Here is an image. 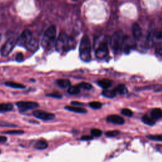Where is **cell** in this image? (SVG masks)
<instances>
[{
    "label": "cell",
    "mask_w": 162,
    "mask_h": 162,
    "mask_svg": "<svg viewBox=\"0 0 162 162\" xmlns=\"http://www.w3.org/2000/svg\"><path fill=\"white\" fill-rule=\"evenodd\" d=\"M17 44L26 48L29 52H36L39 48V43L35 39L31 31L29 30L24 31L19 37Z\"/></svg>",
    "instance_id": "cell-1"
},
{
    "label": "cell",
    "mask_w": 162,
    "mask_h": 162,
    "mask_svg": "<svg viewBox=\"0 0 162 162\" xmlns=\"http://www.w3.org/2000/svg\"><path fill=\"white\" fill-rule=\"evenodd\" d=\"M76 46L74 40L65 33L61 32L55 43L56 49L58 52H66L73 49Z\"/></svg>",
    "instance_id": "cell-2"
},
{
    "label": "cell",
    "mask_w": 162,
    "mask_h": 162,
    "mask_svg": "<svg viewBox=\"0 0 162 162\" xmlns=\"http://www.w3.org/2000/svg\"><path fill=\"white\" fill-rule=\"evenodd\" d=\"M79 55L84 61H89L91 59V44L88 36H84L79 46Z\"/></svg>",
    "instance_id": "cell-3"
},
{
    "label": "cell",
    "mask_w": 162,
    "mask_h": 162,
    "mask_svg": "<svg viewBox=\"0 0 162 162\" xmlns=\"http://www.w3.org/2000/svg\"><path fill=\"white\" fill-rule=\"evenodd\" d=\"M56 29L54 26L49 27L44 32L41 41V46L44 49H49L55 44Z\"/></svg>",
    "instance_id": "cell-4"
},
{
    "label": "cell",
    "mask_w": 162,
    "mask_h": 162,
    "mask_svg": "<svg viewBox=\"0 0 162 162\" xmlns=\"http://www.w3.org/2000/svg\"><path fill=\"white\" fill-rule=\"evenodd\" d=\"M124 34L122 31H117L112 35L110 39V46L114 53L115 54L120 53L124 44Z\"/></svg>",
    "instance_id": "cell-5"
},
{
    "label": "cell",
    "mask_w": 162,
    "mask_h": 162,
    "mask_svg": "<svg viewBox=\"0 0 162 162\" xmlns=\"http://www.w3.org/2000/svg\"><path fill=\"white\" fill-rule=\"evenodd\" d=\"M18 39L19 37L16 36H12L7 39L1 49L2 56H7L11 52L15 45L17 44Z\"/></svg>",
    "instance_id": "cell-6"
},
{
    "label": "cell",
    "mask_w": 162,
    "mask_h": 162,
    "mask_svg": "<svg viewBox=\"0 0 162 162\" xmlns=\"http://www.w3.org/2000/svg\"><path fill=\"white\" fill-rule=\"evenodd\" d=\"M108 47L106 39H104L99 42L96 49V56L98 59H103L108 55Z\"/></svg>",
    "instance_id": "cell-7"
},
{
    "label": "cell",
    "mask_w": 162,
    "mask_h": 162,
    "mask_svg": "<svg viewBox=\"0 0 162 162\" xmlns=\"http://www.w3.org/2000/svg\"><path fill=\"white\" fill-rule=\"evenodd\" d=\"M20 112H26L39 106V104L34 102H19L16 103Z\"/></svg>",
    "instance_id": "cell-8"
},
{
    "label": "cell",
    "mask_w": 162,
    "mask_h": 162,
    "mask_svg": "<svg viewBox=\"0 0 162 162\" xmlns=\"http://www.w3.org/2000/svg\"><path fill=\"white\" fill-rule=\"evenodd\" d=\"M33 115L37 118L41 119L42 120L48 121L53 120L55 117V115L51 113L44 111L43 110H37L33 112Z\"/></svg>",
    "instance_id": "cell-9"
},
{
    "label": "cell",
    "mask_w": 162,
    "mask_h": 162,
    "mask_svg": "<svg viewBox=\"0 0 162 162\" xmlns=\"http://www.w3.org/2000/svg\"><path fill=\"white\" fill-rule=\"evenodd\" d=\"M106 121L112 123L114 124H117V125H122L124 123V119L117 115H111L107 117L106 118Z\"/></svg>",
    "instance_id": "cell-10"
},
{
    "label": "cell",
    "mask_w": 162,
    "mask_h": 162,
    "mask_svg": "<svg viewBox=\"0 0 162 162\" xmlns=\"http://www.w3.org/2000/svg\"><path fill=\"white\" fill-rule=\"evenodd\" d=\"M132 34L135 40H139L142 36V29L139 25L135 23L132 26Z\"/></svg>",
    "instance_id": "cell-11"
},
{
    "label": "cell",
    "mask_w": 162,
    "mask_h": 162,
    "mask_svg": "<svg viewBox=\"0 0 162 162\" xmlns=\"http://www.w3.org/2000/svg\"><path fill=\"white\" fill-rule=\"evenodd\" d=\"M65 108L69 111L76 112V113H79V114H85L87 113V110L84 108L78 106H67L65 107Z\"/></svg>",
    "instance_id": "cell-12"
},
{
    "label": "cell",
    "mask_w": 162,
    "mask_h": 162,
    "mask_svg": "<svg viewBox=\"0 0 162 162\" xmlns=\"http://www.w3.org/2000/svg\"><path fill=\"white\" fill-rule=\"evenodd\" d=\"M98 84L100 87H102V88L105 89L109 88L112 85V82H111V80L104 79H102V80L98 81Z\"/></svg>",
    "instance_id": "cell-13"
},
{
    "label": "cell",
    "mask_w": 162,
    "mask_h": 162,
    "mask_svg": "<svg viewBox=\"0 0 162 162\" xmlns=\"http://www.w3.org/2000/svg\"><path fill=\"white\" fill-rule=\"evenodd\" d=\"M154 44V33L150 32L147 37V39L145 42V46L147 48H150Z\"/></svg>",
    "instance_id": "cell-14"
},
{
    "label": "cell",
    "mask_w": 162,
    "mask_h": 162,
    "mask_svg": "<svg viewBox=\"0 0 162 162\" xmlns=\"http://www.w3.org/2000/svg\"><path fill=\"white\" fill-rule=\"evenodd\" d=\"M151 116L155 120L162 118V110L160 108H155L151 112Z\"/></svg>",
    "instance_id": "cell-15"
},
{
    "label": "cell",
    "mask_w": 162,
    "mask_h": 162,
    "mask_svg": "<svg viewBox=\"0 0 162 162\" xmlns=\"http://www.w3.org/2000/svg\"><path fill=\"white\" fill-rule=\"evenodd\" d=\"M5 84L6 86L10 87V88H15V89H25V88H26V86H25L24 85H23L22 84L12 82V81L6 82H5Z\"/></svg>",
    "instance_id": "cell-16"
},
{
    "label": "cell",
    "mask_w": 162,
    "mask_h": 162,
    "mask_svg": "<svg viewBox=\"0 0 162 162\" xmlns=\"http://www.w3.org/2000/svg\"><path fill=\"white\" fill-rule=\"evenodd\" d=\"M35 147L39 150H43V149H45L48 147V144L46 141L44 140H39L37 141L35 144Z\"/></svg>",
    "instance_id": "cell-17"
},
{
    "label": "cell",
    "mask_w": 162,
    "mask_h": 162,
    "mask_svg": "<svg viewBox=\"0 0 162 162\" xmlns=\"http://www.w3.org/2000/svg\"><path fill=\"white\" fill-rule=\"evenodd\" d=\"M114 89L116 91L117 94H119L121 95L126 94L127 93V89L126 86L123 84H120L117 85Z\"/></svg>",
    "instance_id": "cell-18"
},
{
    "label": "cell",
    "mask_w": 162,
    "mask_h": 162,
    "mask_svg": "<svg viewBox=\"0 0 162 162\" xmlns=\"http://www.w3.org/2000/svg\"><path fill=\"white\" fill-rule=\"evenodd\" d=\"M56 83L61 88H68L71 85V82L69 79H58L56 81Z\"/></svg>",
    "instance_id": "cell-19"
},
{
    "label": "cell",
    "mask_w": 162,
    "mask_h": 162,
    "mask_svg": "<svg viewBox=\"0 0 162 162\" xmlns=\"http://www.w3.org/2000/svg\"><path fill=\"white\" fill-rule=\"evenodd\" d=\"M102 94H103L105 97L109 98H115L117 94L116 91H115V89L109 90V89H105L102 92Z\"/></svg>",
    "instance_id": "cell-20"
},
{
    "label": "cell",
    "mask_w": 162,
    "mask_h": 162,
    "mask_svg": "<svg viewBox=\"0 0 162 162\" xmlns=\"http://www.w3.org/2000/svg\"><path fill=\"white\" fill-rule=\"evenodd\" d=\"M14 108L11 103H0V112L11 111Z\"/></svg>",
    "instance_id": "cell-21"
},
{
    "label": "cell",
    "mask_w": 162,
    "mask_h": 162,
    "mask_svg": "<svg viewBox=\"0 0 162 162\" xmlns=\"http://www.w3.org/2000/svg\"><path fill=\"white\" fill-rule=\"evenodd\" d=\"M142 120L145 124H146V125H147V126H154L155 124V119L153 118L152 117H148L147 115L143 116L142 118Z\"/></svg>",
    "instance_id": "cell-22"
},
{
    "label": "cell",
    "mask_w": 162,
    "mask_h": 162,
    "mask_svg": "<svg viewBox=\"0 0 162 162\" xmlns=\"http://www.w3.org/2000/svg\"><path fill=\"white\" fill-rule=\"evenodd\" d=\"M158 39V42L156 43L155 46V53L157 55L161 56H162V39Z\"/></svg>",
    "instance_id": "cell-23"
},
{
    "label": "cell",
    "mask_w": 162,
    "mask_h": 162,
    "mask_svg": "<svg viewBox=\"0 0 162 162\" xmlns=\"http://www.w3.org/2000/svg\"><path fill=\"white\" fill-rule=\"evenodd\" d=\"M81 88L78 86V85H73V86H69L68 93L70 94H77L80 93Z\"/></svg>",
    "instance_id": "cell-24"
},
{
    "label": "cell",
    "mask_w": 162,
    "mask_h": 162,
    "mask_svg": "<svg viewBox=\"0 0 162 162\" xmlns=\"http://www.w3.org/2000/svg\"><path fill=\"white\" fill-rule=\"evenodd\" d=\"M78 86L81 89H84L85 90H90L93 88V86L91 84L86 83V82H82V83L78 84Z\"/></svg>",
    "instance_id": "cell-25"
},
{
    "label": "cell",
    "mask_w": 162,
    "mask_h": 162,
    "mask_svg": "<svg viewBox=\"0 0 162 162\" xmlns=\"http://www.w3.org/2000/svg\"><path fill=\"white\" fill-rule=\"evenodd\" d=\"M147 138L153 141H162V135H148Z\"/></svg>",
    "instance_id": "cell-26"
},
{
    "label": "cell",
    "mask_w": 162,
    "mask_h": 162,
    "mask_svg": "<svg viewBox=\"0 0 162 162\" xmlns=\"http://www.w3.org/2000/svg\"><path fill=\"white\" fill-rule=\"evenodd\" d=\"M89 106L93 109L97 110V109L101 108L102 107V103L100 102H93L89 103Z\"/></svg>",
    "instance_id": "cell-27"
},
{
    "label": "cell",
    "mask_w": 162,
    "mask_h": 162,
    "mask_svg": "<svg viewBox=\"0 0 162 162\" xmlns=\"http://www.w3.org/2000/svg\"><path fill=\"white\" fill-rule=\"evenodd\" d=\"M3 134H11V135H20L24 134V132L21 130H13V131H6L3 132Z\"/></svg>",
    "instance_id": "cell-28"
},
{
    "label": "cell",
    "mask_w": 162,
    "mask_h": 162,
    "mask_svg": "<svg viewBox=\"0 0 162 162\" xmlns=\"http://www.w3.org/2000/svg\"><path fill=\"white\" fill-rule=\"evenodd\" d=\"M91 133L93 137H100L102 135V131L98 129H93Z\"/></svg>",
    "instance_id": "cell-29"
},
{
    "label": "cell",
    "mask_w": 162,
    "mask_h": 162,
    "mask_svg": "<svg viewBox=\"0 0 162 162\" xmlns=\"http://www.w3.org/2000/svg\"><path fill=\"white\" fill-rule=\"evenodd\" d=\"M122 114L123 115H124L125 116H127V117H132L133 115V112L128 109V108H124V109H122Z\"/></svg>",
    "instance_id": "cell-30"
},
{
    "label": "cell",
    "mask_w": 162,
    "mask_h": 162,
    "mask_svg": "<svg viewBox=\"0 0 162 162\" xmlns=\"http://www.w3.org/2000/svg\"><path fill=\"white\" fill-rule=\"evenodd\" d=\"M119 134H120V132L118 131H111L106 132L105 135L107 137H110V138H113V137H115L118 135Z\"/></svg>",
    "instance_id": "cell-31"
},
{
    "label": "cell",
    "mask_w": 162,
    "mask_h": 162,
    "mask_svg": "<svg viewBox=\"0 0 162 162\" xmlns=\"http://www.w3.org/2000/svg\"><path fill=\"white\" fill-rule=\"evenodd\" d=\"M17 126L13 123H10L5 122H0V127H15Z\"/></svg>",
    "instance_id": "cell-32"
},
{
    "label": "cell",
    "mask_w": 162,
    "mask_h": 162,
    "mask_svg": "<svg viewBox=\"0 0 162 162\" xmlns=\"http://www.w3.org/2000/svg\"><path fill=\"white\" fill-rule=\"evenodd\" d=\"M16 60L17 61H23V60H24V57H23V55L22 53H19L17 54L16 55Z\"/></svg>",
    "instance_id": "cell-33"
},
{
    "label": "cell",
    "mask_w": 162,
    "mask_h": 162,
    "mask_svg": "<svg viewBox=\"0 0 162 162\" xmlns=\"http://www.w3.org/2000/svg\"><path fill=\"white\" fill-rule=\"evenodd\" d=\"M92 139H93V137L89 135H84L81 138V140L84 141H90Z\"/></svg>",
    "instance_id": "cell-34"
},
{
    "label": "cell",
    "mask_w": 162,
    "mask_h": 162,
    "mask_svg": "<svg viewBox=\"0 0 162 162\" xmlns=\"http://www.w3.org/2000/svg\"><path fill=\"white\" fill-rule=\"evenodd\" d=\"M48 96H50V97H53V98H61V95L58 93H52V94H47Z\"/></svg>",
    "instance_id": "cell-35"
},
{
    "label": "cell",
    "mask_w": 162,
    "mask_h": 162,
    "mask_svg": "<svg viewBox=\"0 0 162 162\" xmlns=\"http://www.w3.org/2000/svg\"><path fill=\"white\" fill-rule=\"evenodd\" d=\"M7 141V138L5 136H0V143H5Z\"/></svg>",
    "instance_id": "cell-36"
},
{
    "label": "cell",
    "mask_w": 162,
    "mask_h": 162,
    "mask_svg": "<svg viewBox=\"0 0 162 162\" xmlns=\"http://www.w3.org/2000/svg\"><path fill=\"white\" fill-rule=\"evenodd\" d=\"M71 104L73 106H81V105H83V103H79V102H71Z\"/></svg>",
    "instance_id": "cell-37"
},
{
    "label": "cell",
    "mask_w": 162,
    "mask_h": 162,
    "mask_svg": "<svg viewBox=\"0 0 162 162\" xmlns=\"http://www.w3.org/2000/svg\"><path fill=\"white\" fill-rule=\"evenodd\" d=\"M2 34H0V41H1V40H2Z\"/></svg>",
    "instance_id": "cell-38"
},
{
    "label": "cell",
    "mask_w": 162,
    "mask_h": 162,
    "mask_svg": "<svg viewBox=\"0 0 162 162\" xmlns=\"http://www.w3.org/2000/svg\"><path fill=\"white\" fill-rule=\"evenodd\" d=\"M72 1H73V2H77V1H78V0H72Z\"/></svg>",
    "instance_id": "cell-39"
},
{
    "label": "cell",
    "mask_w": 162,
    "mask_h": 162,
    "mask_svg": "<svg viewBox=\"0 0 162 162\" xmlns=\"http://www.w3.org/2000/svg\"><path fill=\"white\" fill-rule=\"evenodd\" d=\"M0 153H1V151H0Z\"/></svg>",
    "instance_id": "cell-40"
}]
</instances>
